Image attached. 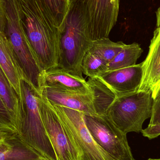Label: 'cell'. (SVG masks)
<instances>
[{"label": "cell", "mask_w": 160, "mask_h": 160, "mask_svg": "<svg viewBox=\"0 0 160 160\" xmlns=\"http://www.w3.org/2000/svg\"><path fill=\"white\" fill-rule=\"evenodd\" d=\"M126 45L122 41L114 42L109 38H103L92 41L88 51L98 55L109 64Z\"/></svg>", "instance_id": "cell-18"}, {"label": "cell", "mask_w": 160, "mask_h": 160, "mask_svg": "<svg viewBox=\"0 0 160 160\" xmlns=\"http://www.w3.org/2000/svg\"><path fill=\"white\" fill-rule=\"evenodd\" d=\"M142 78L138 91H151L155 100L160 87V27L154 31L147 56L142 62Z\"/></svg>", "instance_id": "cell-11"}, {"label": "cell", "mask_w": 160, "mask_h": 160, "mask_svg": "<svg viewBox=\"0 0 160 160\" xmlns=\"http://www.w3.org/2000/svg\"><path fill=\"white\" fill-rule=\"evenodd\" d=\"M51 104L88 160H114L93 140L85 122L84 113L78 110Z\"/></svg>", "instance_id": "cell-9"}, {"label": "cell", "mask_w": 160, "mask_h": 160, "mask_svg": "<svg viewBox=\"0 0 160 160\" xmlns=\"http://www.w3.org/2000/svg\"><path fill=\"white\" fill-rule=\"evenodd\" d=\"M120 0H70L69 9L76 14L91 40L109 38L118 20Z\"/></svg>", "instance_id": "cell-4"}, {"label": "cell", "mask_w": 160, "mask_h": 160, "mask_svg": "<svg viewBox=\"0 0 160 160\" xmlns=\"http://www.w3.org/2000/svg\"><path fill=\"white\" fill-rule=\"evenodd\" d=\"M58 68L80 78L82 64L92 41L87 36L78 16L70 9L61 31Z\"/></svg>", "instance_id": "cell-6"}, {"label": "cell", "mask_w": 160, "mask_h": 160, "mask_svg": "<svg viewBox=\"0 0 160 160\" xmlns=\"http://www.w3.org/2000/svg\"><path fill=\"white\" fill-rule=\"evenodd\" d=\"M142 134L149 140L155 139L160 135V123L156 125H148V127L142 130Z\"/></svg>", "instance_id": "cell-23"}, {"label": "cell", "mask_w": 160, "mask_h": 160, "mask_svg": "<svg viewBox=\"0 0 160 160\" xmlns=\"http://www.w3.org/2000/svg\"><path fill=\"white\" fill-rule=\"evenodd\" d=\"M45 87L79 94L93 93L84 78L74 76L58 68L43 71V88Z\"/></svg>", "instance_id": "cell-14"}, {"label": "cell", "mask_w": 160, "mask_h": 160, "mask_svg": "<svg viewBox=\"0 0 160 160\" xmlns=\"http://www.w3.org/2000/svg\"><path fill=\"white\" fill-rule=\"evenodd\" d=\"M157 27H160V6L156 12Z\"/></svg>", "instance_id": "cell-25"}, {"label": "cell", "mask_w": 160, "mask_h": 160, "mask_svg": "<svg viewBox=\"0 0 160 160\" xmlns=\"http://www.w3.org/2000/svg\"><path fill=\"white\" fill-rule=\"evenodd\" d=\"M42 155L28 146L17 133L10 134L0 149V160H42ZM47 159V158H46Z\"/></svg>", "instance_id": "cell-15"}, {"label": "cell", "mask_w": 160, "mask_h": 160, "mask_svg": "<svg viewBox=\"0 0 160 160\" xmlns=\"http://www.w3.org/2000/svg\"><path fill=\"white\" fill-rule=\"evenodd\" d=\"M160 123V95L153 102L152 115L149 125H156Z\"/></svg>", "instance_id": "cell-22"}, {"label": "cell", "mask_w": 160, "mask_h": 160, "mask_svg": "<svg viewBox=\"0 0 160 160\" xmlns=\"http://www.w3.org/2000/svg\"><path fill=\"white\" fill-rule=\"evenodd\" d=\"M147 160H160V158H158V159L149 158V159H148Z\"/></svg>", "instance_id": "cell-29"}, {"label": "cell", "mask_w": 160, "mask_h": 160, "mask_svg": "<svg viewBox=\"0 0 160 160\" xmlns=\"http://www.w3.org/2000/svg\"><path fill=\"white\" fill-rule=\"evenodd\" d=\"M153 102L151 91H138L116 98L105 115L125 134L139 133L144 121L151 118Z\"/></svg>", "instance_id": "cell-5"}, {"label": "cell", "mask_w": 160, "mask_h": 160, "mask_svg": "<svg viewBox=\"0 0 160 160\" xmlns=\"http://www.w3.org/2000/svg\"><path fill=\"white\" fill-rule=\"evenodd\" d=\"M23 112L17 134L23 142L49 160H58L48 137L39 108L40 92L27 80L21 82Z\"/></svg>", "instance_id": "cell-3"}, {"label": "cell", "mask_w": 160, "mask_h": 160, "mask_svg": "<svg viewBox=\"0 0 160 160\" xmlns=\"http://www.w3.org/2000/svg\"><path fill=\"white\" fill-rule=\"evenodd\" d=\"M93 140L114 160H134L127 134L119 130L106 115L84 114Z\"/></svg>", "instance_id": "cell-7"}, {"label": "cell", "mask_w": 160, "mask_h": 160, "mask_svg": "<svg viewBox=\"0 0 160 160\" xmlns=\"http://www.w3.org/2000/svg\"><path fill=\"white\" fill-rule=\"evenodd\" d=\"M142 49L138 43L126 45L123 49L108 64L107 71L133 66L142 53Z\"/></svg>", "instance_id": "cell-17"}, {"label": "cell", "mask_w": 160, "mask_h": 160, "mask_svg": "<svg viewBox=\"0 0 160 160\" xmlns=\"http://www.w3.org/2000/svg\"><path fill=\"white\" fill-rule=\"evenodd\" d=\"M88 160L86 158H85V157L84 155H83L82 157V160Z\"/></svg>", "instance_id": "cell-27"}, {"label": "cell", "mask_w": 160, "mask_h": 160, "mask_svg": "<svg viewBox=\"0 0 160 160\" xmlns=\"http://www.w3.org/2000/svg\"><path fill=\"white\" fill-rule=\"evenodd\" d=\"M160 87H159V88L158 90V91H157V94H156V98H157V97H158L159 96H160ZM155 98V99H156Z\"/></svg>", "instance_id": "cell-26"}, {"label": "cell", "mask_w": 160, "mask_h": 160, "mask_svg": "<svg viewBox=\"0 0 160 160\" xmlns=\"http://www.w3.org/2000/svg\"><path fill=\"white\" fill-rule=\"evenodd\" d=\"M39 108L43 124L58 160H81L83 154L40 92Z\"/></svg>", "instance_id": "cell-8"}, {"label": "cell", "mask_w": 160, "mask_h": 160, "mask_svg": "<svg viewBox=\"0 0 160 160\" xmlns=\"http://www.w3.org/2000/svg\"><path fill=\"white\" fill-rule=\"evenodd\" d=\"M0 97L12 117L17 132L22 118L24 106L0 67Z\"/></svg>", "instance_id": "cell-16"}, {"label": "cell", "mask_w": 160, "mask_h": 160, "mask_svg": "<svg viewBox=\"0 0 160 160\" xmlns=\"http://www.w3.org/2000/svg\"><path fill=\"white\" fill-rule=\"evenodd\" d=\"M142 76L141 63L133 66L106 71L97 78L118 98L138 91Z\"/></svg>", "instance_id": "cell-10"}, {"label": "cell", "mask_w": 160, "mask_h": 160, "mask_svg": "<svg viewBox=\"0 0 160 160\" xmlns=\"http://www.w3.org/2000/svg\"><path fill=\"white\" fill-rule=\"evenodd\" d=\"M62 30L67 15L70 0H41Z\"/></svg>", "instance_id": "cell-20"}, {"label": "cell", "mask_w": 160, "mask_h": 160, "mask_svg": "<svg viewBox=\"0 0 160 160\" xmlns=\"http://www.w3.org/2000/svg\"><path fill=\"white\" fill-rule=\"evenodd\" d=\"M3 141H2V142H0V149L2 148V146L3 143Z\"/></svg>", "instance_id": "cell-28"}, {"label": "cell", "mask_w": 160, "mask_h": 160, "mask_svg": "<svg viewBox=\"0 0 160 160\" xmlns=\"http://www.w3.org/2000/svg\"><path fill=\"white\" fill-rule=\"evenodd\" d=\"M20 17L43 71L58 67L61 32L41 0H17Z\"/></svg>", "instance_id": "cell-1"}, {"label": "cell", "mask_w": 160, "mask_h": 160, "mask_svg": "<svg viewBox=\"0 0 160 160\" xmlns=\"http://www.w3.org/2000/svg\"><path fill=\"white\" fill-rule=\"evenodd\" d=\"M0 67L23 106L21 82L22 80H28L18 61L9 40L5 34L1 31Z\"/></svg>", "instance_id": "cell-12"}, {"label": "cell", "mask_w": 160, "mask_h": 160, "mask_svg": "<svg viewBox=\"0 0 160 160\" xmlns=\"http://www.w3.org/2000/svg\"><path fill=\"white\" fill-rule=\"evenodd\" d=\"M0 128L12 133H17L12 117L0 97Z\"/></svg>", "instance_id": "cell-21"}, {"label": "cell", "mask_w": 160, "mask_h": 160, "mask_svg": "<svg viewBox=\"0 0 160 160\" xmlns=\"http://www.w3.org/2000/svg\"><path fill=\"white\" fill-rule=\"evenodd\" d=\"M48 160V159H43V160Z\"/></svg>", "instance_id": "cell-30"}, {"label": "cell", "mask_w": 160, "mask_h": 160, "mask_svg": "<svg viewBox=\"0 0 160 160\" xmlns=\"http://www.w3.org/2000/svg\"><path fill=\"white\" fill-rule=\"evenodd\" d=\"M108 64L98 55L88 51L82 62V72L89 78H98L107 71Z\"/></svg>", "instance_id": "cell-19"}, {"label": "cell", "mask_w": 160, "mask_h": 160, "mask_svg": "<svg viewBox=\"0 0 160 160\" xmlns=\"http://www.w3.org/2000/svg\"><path fill=\"white\" fill-rule=\"evenodd\" d=\"M41 92L52 104L78 110L84 114L97 115L94 92L90 94H79L47 87H43Z\"/></svg>", "instance_id": "cell-13"}, {"label": "cell", "mask_w": 160, "mask_h": 160, "mask_svg": "<svg viewBox=\"0 0 160 160\" xmlns=\"http://www.w3.org/2000/svg\"><path fill=\"white\" fill-rule=\"evenodd\" d=\"M11 133H13L7 131L0 128V142L5 140Z\"/></svg>", "instance_id": "cell-24"}, {"label": "cell", "mask_w": 160, "mask_h": 160, "mask_svg": "<svg viewBox=\"0 0 160 160\" xmlns=\"http://www.w3.org/2000/svg\"><path fill=\"white\" fill-rule=\"evenodd\" d=\"M0 31L9 40L27 80L40 92L43 70L22 26L17 0H0Z\"/></svg>", "instance_id": "cell-2"}]
</instances>
